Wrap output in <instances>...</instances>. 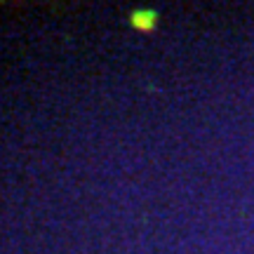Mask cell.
<instances>
[{"instance_id": "6da1fadb", "label": "cell", "mask_w": 254, "mask_h": 254, "mask_svg": "<svg viewBox=\"0 0 254 254\" xmlns=\"http://www.w3.org/2000/svg\"><path fill=\"white\" fill-rule=\"evenodd\" d=\"M129 24L136 31H153L155 24H158V12L155 9H136L129 17Z\"/></svg>"}]
</instances>
